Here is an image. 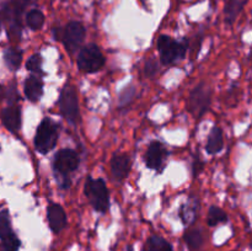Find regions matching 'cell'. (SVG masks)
I'll return each mask as SVG.
<instances>
[{
    "label": "cell",
    "mask_w": 252,
    "mask_h": 251,
    "mask_svg": "<svg viewBox=\"0 0 252 251\" xmlns=\"http://www.w3.org/2000/svg\"><path fill=\"white\" fill-rule=\"evenodd\" d=\"M1 121L10 132H17L21 127V110L19 106H9L1 111Z\"/></svg>",
    "instance_id": "cell-12"
},
{
    "label": "cell",
    "mask_w": 252,
    "mask_h": 251,
    "mask_svg": "<svg viewBox=\"0 0 252 251\" xmlns=\"http://www.w3.org/2000/svg\"><path fill=\"white\" fill-rule=\"evenodd\" d=\"M158 49L164 64H171L177 58H184L186 54L187 42H177L170 36H160L158 39Z\"/></svg>",
    "instance_id": "cell-4"
},
{
    "label": "cell",
    "mask_w": 252,
    "mask_h": 251,
    "mask_svg": "<svg viewBox=\"0 0 252 251\" xmlns=\"http://www.w3.org/2000/svg\"><path fill=\"white\" fill-rule=\"evenodd\" d=\"M211 102V93L206 85H199L191 93L189 101V111L193 113L196 117H201L208 108Z\"/></svg>",
    "instance_id": "cell-9"
},
{
    "label": "cell",
    "mask_w": 252,
    "mask_h": 251,
    "mask_svg": "<svg viewBox=\"0 0 252 251\" xmlns=\"http://www.w3.org/2000/svg\"><path fill=\"white\" fill-rule=\"evenodd\" d=\"M157 69H158V65H157V62H155L154 59L148 61L147 65H145V73H147L148 75H153V74L157 71Z\"/></svg>",
    "instance_id": "cell-24"
},
{
    "label": "cell",
    "mask_w": 252,
    "mask_h": 251,
    "mask_svg": "<svg viewBox=\"0 0 252 251\" xmlns=\"http://www.w3.org/2000/svg\"><path fill=\"white\" fill-rule=\"evenodd\" d=\"M246 2L248 0H228L225 7H224V16H225L226 24L231 25L235 22Z\"/></svg>",
    "instance_id": "cell-16"
},
{
    "label": "cell",
    "mask_w": 252,
    "mask_h": 251,
    "mask_svg": "<svg viewBox=\"0 0 252 251\" xmlns=\"http://www.w3.org/2000/svg\"><path fill=\"white\" fill-rule=\"evenodd\" d=\"M5 95H6V90H5L4 86L0 85V102H1V101L4 100Z\"/></svg>",
    "instance_id": "cell-26"
},
{
    "label": "cell",
    "mask_w": 252,
    "mask_h": 251,
    "mask_svg": "<svg viewBox=\"0 0 252 251\" xmlns=\"http://www.w3.org/2000/svg\"><path fill=\"white\" fill-rule=\"evenodd\" d=\"M43 93V83L36 75H31L25 81V95L30 101H38Z\"/></svg>",
    "instance_id": "cell-15"
},
{
    "label": "cell",
    "mask_w": 252,
    "mask_h": 251,
    "mask_svg": "<svg viewBox=\"0 0 252 251\" xmlns=\"http://www.w3.org/2000/svg\"><path fill=\"white\" fill-rule=\"evenodd\" d=\"M47 216H48L49 226L54 233H59L65 228L66 216L62 206L54 203L51 204L48 207V211H47Z\"/></svg>",
    "instance_id": "cell-11"
},
{
    "label": "cell",
    "mask_w": 252,
    "mask_h": 251,
    "mask_svg": "<svg viewBox=\"0 0 252 251\" xmlns=\"http://www.w3.org/2000/svg\"><path fill=\"white\" fill-rule=\"evenodd\" d=\"M0 240H1L2 251H19L20 239L14 233L11 228L9 212H0Z\"/></svg>",
    "instance_id": "cell-7"
},
{
    "label": "cell",
    "mask_w": 252,
    "mask_h": 251,
    "mask_svg": "<svg viewBox=\"0 0 252 251\" xmlns=\"http://www.w3.org/2000/svg\"><path fill=\"white\" fill-rule=\"evenodd\" d=\"M85 194L93 204L94 209L105 213L110 206L108 201V189L102 179H91L89 177L85 182Z\"/></svg>",
    "instance_id": "cell-2"
},
{
    "label": "cell",
    "mask_w": 252,
    "mask_h": 251,
    "mask_svg": "<svg viewBox=\"0 0 252 251\" xmlns=\"http://www.w3.org/2000/svg\"><path fill=\"white\" fill-rule=\"evenodd\" d=\"M64 46L69 52H74L79 48L81 42L85 38V27L78 21H71L64 27L63 36Z\"/></svg>",
    "instance_id": "cell-8"
},
{
    "label": "cell",
    "mask_w": 252,
    "mask_h": 251,
    "mask_svg": "<svg viewBox=\"0 0 252 251\" xmlns=\"http://www.w3.org/2000/svg\"><path fill=\"white\" fill-rule=\"evenodd\" d=\"M165 149L159 142H153L149 145L147 150V155H145V161H147V166L149 169L158 170L161 167L162 160H164Z\"/></svg>",
    "instance_id": "cell-13"
},
{
    "label": "cell",
    "mask_w": 252,
    "mask_h": 251,
    "mask_svg": "<svg viewBox=\"0 0 252 251\" xmlns=\"http://www.w3.org/2000/svg\"><path fill=\"white\" fill-rule=\"evenodd\" d=\"M184 240L192 251L199 250L201 246L203 245V235H202L201 230H198V229L187 230L184 235Z\"/></svg>",
    "instance_id": "cell-18"
},
{
    "label": "cell",
    "mask_w": 252,
    "mask_h": 251,
    "mask_svg": "<svg viewBox=\"0 0 252 251\" xmlns=\"http://www.w3.org/2000/svg\"><path fill=\"white\" fill-rule=\"evenodd\" d=\"M33 0H9L0 7V16L9 24L10 36L19 37L21 31V14L25 7Z\"/></svg>",
    "instance_id": "cell-1"
},
{
    "label": "cell",
    "mask_w": 252,
    "mask_h": 251,
    "mask_svg": "<svg viewBox=\"0 0 252 251\" xmlns=\"http://www.w3.org/2000/svg\"><path fill=\"white\" fill-rule=\"evenodd\" d=\"M58 140V127L53 121L46 120L39 123L34 137V147L42 154H46L52 150Z\"/></svg>",
    "instance_id": "cell-3"
},
{
    "label": "cell",
    "mask_w": 252,
    "mask_h": 251,
    "mask_svg": "<svg viewBox=\"0 0 252 251\" xmlns=\"http://www.w3.org/2000/svg\"><path fill=\"white\" fill-rule=\"evenodd\" d=\"M59 107H61L62 115L64 116L68 122L71 125H76L80 120V113H79L78 96L74 86L65 85L59 97Z\"/></svg>",
    "instance_id": "cell-5"
},
{
    "label": "cell",
    "mask_w": 252,
    "mask_h": 251,
    "mask_svg": "<svg viewBox=\"0 0 252 251\" xmlns=\"http://www.w3.org/2000/svg\"><path fill=\"white\" fill-rule=\"evenodd\" d=\"M4 61H5V64L9 66V69H11V70H16V69H19L20 64H21L22 62L21 51H19L17 48H14V47H10V48L5 49Z\"/></svg>",
    "instance_id": "cell-19"
},
{
    "label": "cell",
    "mask_w": 252,
    "mask_h": 251,
    "mask_svg": "<svg viewBox=\"0 0 252 251\" xmlns=\"http://www.w3.org/2000/svg\"><path fill=\"white\" fill-rule=\"evenodd\" d=\"M202 167H203V164H202L201 161H198V160H197V161L194 162V166H193V174H194V175L198 174V172L201 171V170H202Z\"/></svg>",
    "instance_id": "cell-25"
},
{
    "label": "cell",
    "mask_w": 252,
    "mask_h": 251,
    "mask_svg": "<svg viewBox=\"0 0 252 251\" xmlns=\"http://www.w3.org/2000/svg\"><path fill=\"white\" fill-rule=\"evenodd\" d=\"M79 166V155L71 149H63L58 152L54 159V169L58 174L66 176L70 172L75 171Z\"/></svg>",
    "instance_id": "cell-10"
},
{
    "label": "cell",
    "mask_w": 252,
    "mask_h": 251,
    "mask_svg": "<svg viewBox=\"0 0 252 251\" xmlns=\"http://www.w3.org/2000/svg\"><path fill=\"white\" fill-rule=\"evenodd\" d=\"M111 170H112V175L116 180L122 181L123 179H126L130 170V161L128 155H113L112 160H111Z\"/></svg>",
    "instance_id": "cell-14"
},
{
    "label": "cell",
    "mask_w": 252,
    "mask_h": 251,
    "mask_svg": "<svg viewBox=\"0 0 252 251\" xmlns=\"http://www.w3.org/2000/svg\"><path fill=\"white\" fill-rule=\"evenodd\" d=\"M226 220H228V216H226V213L223 209L216 206H212L211 208H209L208 219H207L208 225L216 226L218 225L219 223H225Z\"/></svg>",
    "instance_id": "cell-20"
},
{
    "label": "cell",
    "mask_w": 252,
    "mask_h": 251,
    "mask_svg": "<svg viewBox=\"0 0 252 251\" xmlns=\"http://www.w3.org/2000/svg\"><path fill=\"white\" fill-rule=\"evenodd\" d=\"M27 70L32 71V73L39 74L42 73V58L39 54H33L32 57H30V59L27 61L26 64Z\"/></svg>",
    "instance_id": "cell-23"
},
{
    "label": "cell",
    "mask_w": 252,
    "mask_h": 251,
    "mask_svg": "<svg viewBox=\"0 0 252 251\" xmlns=\"http://www.w3.org/2000/svg\"><path fill=\"white\" fill-rule=\"evenodd\" d=\"M26 24L31 30H39L44 24V15L39 10H31L27 12Z\"/></svg>",
    "instance_id": "cell-21"
},
{
    "label": "cell",
    "mask_w": 252,
    "mask_h": 251,
    "mask_svg": "<svg viewBox=\"0 0 252 251\" xmlns=\"http://www.w3.org/2000/svg\"><path fill=\"white\" fill-rule=\"evenodd\" d=\"M148 251H172L171 245L167 243L161 236L154 235L148 240L147 244Z\"/></svg>",
    "instance_id": "cell-22"
},
{
    "label": "cell",
    "mask_w": 252,
    "mask_h": 251,
    "mask_svg": "<svg viewBox=\"0 0 252 251\" xmlns=\"http://www.w3.org/2000/svg\"><path fill=\"white\" fill-rule=\"evenodd\" d=\"M105 64V58L96 44H88L80 51L78 57L79 68L86 73H95Z\"/></svg>",
    "instance_id": "cell-6"
},
{
    "label": "cell",
    "mask_w": 252,
    "mask_h": 251,
    "mask_svg": "<svg viewBox=\"0 0 252 251\" xmlns=\"http://www.w3.org/2000/svg\"><path fill=\"white\" fill-rule=\"evenodd\" d=\"M224 140H223V130L219 127H214L211 130L208 137V142H207V152L209 154H217L223 149Z\"/></svg>",
    "instance_id": "cell-17"
}]
</instances>
